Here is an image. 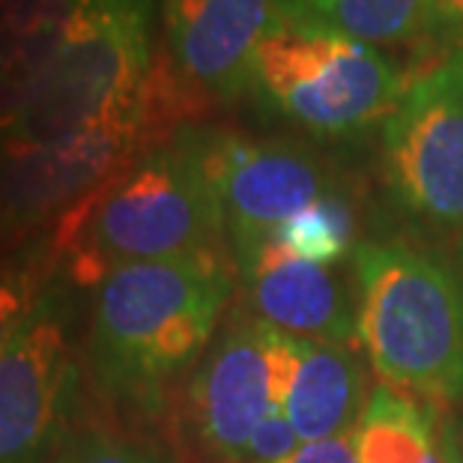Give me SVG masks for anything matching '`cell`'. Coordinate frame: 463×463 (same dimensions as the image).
Here are the masks:
<instances>
[{
    "mask_svg": "<svg viewBox=\"0 0 463 463\" xmlns=\"http://www.w3.org/2000/svg\"><path fill=\"white\" fill-rule=\"evenodd\" d=\"M356 341L383 386L463 407V233H392L350 254Z\"/></svg>",
    "mask_w": 463,
    "mask_h": 463,
    "instance_id": "6da1fadb",
    "label": "cell"
},
{
    "mask_svg": "<svg viewBox=\"0 0 463 463\" xmlns=\"http://www.w3.org/2000/svg\"><path fill=\"white\" fill-rule=\"evenodd\" d=\"M231 290L219 249L111 269L93 302L90 364L99 386L123 403L159 401L213 344Z\"/></svg>",
    "mask_w": 463,
    "mask_h": 463,
    "instance_id": "7a4b0ae2",
    "label": "cell"
},
{
    "mask_svg": "<svg viewBox=\"0 0 463 463\" xmlns=\"http://www.w3.org/2000/svg\"><path fill=\"white\" fill-rule=\"evenodd\" d=\"M153 0H78L69 33L0 129V153L153 114Z\"/></svg>",
    "mask_w": 463,
    "mask_h": 463,
    "instance_id": "3957f363",
    "label": "cell"
},
{
    "mask_svg": "<svg viewBox=\"0 0 463 463\" xmlns=\"http://www.w3.org/2000/svg\"><path fill=\"white\" fill-rule=\"evenodd\" d=\"M78 269L105 279L117 266L213 251L224 236L206 171L203 129L185 126L135 159L75 210Z\"/></svg>",
    "mask_w": 463,
    "mask_h": 463,
    "instance_id": "277c9868",
    "label": "cell"
},
{
    "mask_svg": "<svg viewBox=\"0 0 463 463\" xmlns=\"http://www.w3.org/2000/svg\"><path fill=\"white\" fill-rule=\"evenodd\" d=\"M407 81L377 45L279 13L254 54L249 93L311 137L344 141L389 120Z\"/></svg>",
    "mask_w": 463,
    "mask_h": 463,
    "instance_id": "5b68a950",
    "label": "cell"
},
{
    "mask_svg": "<svg viewBox=\"0 0 463 463\" xmlns=\"http://www.w3.org/2000/svg\"><path fill=\"white\" fill-rule=\"evenodd\" d=\"M389 201L428 233H463V48L407 84L380 132Z\"/></svg>",
    "mask_w": 463,
    "mask_h": 463,
    "instance_id": "8992f818",
    "label": "cell"
},
{
    "mask_svg": "<svg viewBox=\"0 0 463 463\" xmlns=\"http://www.w3.org/2000/svg\"><path fill=\"white\" fill-rule=\"evenodd\" d=\"M203 153L236 269L305 206L338 192L329 162L290 137L203 129Z\"/></svg>",
    "mask_w": 463,
    "mask_h": 463,
    "instance_id": "52a82bcc",
    "label": "cell"
},
{
    "mask_svg": "<svg viewBox=\"0 0 463 463\" xmlns=\"http://www.w3.org/2000/svg\"><path fill=\"white\" fill-rule=\"evenodd\" d=\"M290 335L258 317H236L194 368L189 410L215 458L242 463L260 421L281 407Z\"/></svg>",
    "mask_w": 463,
    "mask_h": 463,
    "instance_id": "ba28073f",
    "label": "cell"
},
{
    "mask_svg": "<svg viewBox=\"0 0 463 463\" xmlns=\"http://www.w3.org/2000/svg\"><path fill=\"white\" fill-rule=\"evenodd\" d=\"M72 386L61 299L43 293L0 356V463H39L63 428Z\"/></svg>",
    "mask_w": 463,
    "mask_h": 463,
    "instance_id": "9c48e42d",
    "label": "cell"
},
{
    "mask_svg": "<svg viewBox=\"0 0 463 463\" xmlns=\"http://www.w3.org/2000/svg\"><path fill=\"white\" fill-rule=\"evenodd\" d=\"M153 114L108 123L61 141L0 153V228H24L87 201L135 162Z\"/></svg>",
    "mask_w": 463,
    "mask_h": 463,
    "instance_id": "30bf717a",
    "label": "cell"
},
{
    "mask_svg": "<svg viewBox=\"0 0 463 463\" xmlns=\"http://www.w3.org/2000/svg\"><path fill=\"white\" fill-rule=\"evenodd\" d=\"M281 0H165L167 52L180 75L213 99L249 93V75Z\"/></svg>",
    "mask_w": 463,
    "mask_h": 463,
    "instance_id": "8fae6325",
    "label": "cell"
},
{
    "mask_svg": "<svg viewBox=\"0 0 463 463\" xmlns=\"http://www.w3.org/2000/svg\"><path fill=\"white\" fill-rule=\"evenodd\" d=\"M251 317L293 338L353 344L356 341V281L338 266L314 263L279 240L263 242L240 269Z\"/></svg>",
    "mask_w": 463,
    "mask_h": 463,
    "instance_id": "7c38bea8",
    "label": "cell"
},
{
    "mask_svg": "<svg viewBox=\"0 0 463 463\" xmlns=\"http://www.w3.org/2000/svg\"><path fill=\"white\" fill-rule=\"evenodd\" d=\"M368 377L353 344L290 335L281 410L302 442L350 437L368 407Z\"/></svg>",
    "mask_w": 463,
    "mask_h": 463,
    "instance_id": "4fadbf2b",
    "label": "cell"
},
{
    "mask_svg": "<svg viewBox=\"0 0 463 463\" xmlns=\"http://www.w3.org/2000/svg\"><path fill=\"white\" fill-rule=\"evenodd\" d=\"M78 0H0V129L69 33Z\"/></svg>",
    "mask_w": 463,
    "mask_h": 463,
    "instance_id": "5bb4252c",
    "label": "cell"
},
{
    "mask_svg": "<svg viewBox=\"0 0 463 463\" xmlns=\"http://www.w3.org/2000/svg\"><path fill=\"white\" fill-rule=\"evenodd\" d=\"M437 416L439 410L380 383L353 430L359 463H449Z\"/></svg>",
    "mask_w": 463,
    "mask_h": 463,
    "instance_id": "9a60e30c",
    "label": "cell"
},
{
    "mask_svg": "<svg viewBox=\"0 0 463 463\" xmlns=\"http://www.w3.org/2000/svg\"><path fill=\"white\" fill-rule=\"evenodd\" d=\"M281 9L371 45L421 36L425 24V0H281Z\"/></svg>",
    "mask_w": 463,
    "mask_h": 463,
    "instance_id": "2e32d148",
    "label": "cell"
},
{
    "mask_svg": "<svg viewBox=\"0 0 463 463\" xmlns=\"http://www.w3.org/2000/svg\"><path fill=\"white\" fill-rule=\"evenodd\" d=\"M275 240L314 263L338 266L356 249V213L350 198L341 189L323 194L288 224H281Z\"/></svg>",
    "mask_w": 463,
    "mask_h": 463,
    "instance_id": "e0dca14e",
    "label": "cell"
},
{
    "mask_svg": "<svg viewBox=\"0 0 463 463\" xmlns=\"http://www.w3.org/2000/svg\"><path fill=\"white\" fill-rule=\"evenodd\" d=\"M54 463H176V455L156 439L93 428L66 439Z\"/></svg>",
    "mask_w": 463,
    "mask_h": 463,
    "instance_id": "ac0fdd59",
    "label": "cell"
},
{
    "mask_svg": "<svg viewBox=\"0 0 463 463\" xmlns=\"http://www.w3.org/2000/svg\"><path fill=\"white\" fill-rule=\"evenodd\" d=\"M299 446H302L299 433L293 430L290 419L284 416V410L279 407L260 421L258 430H254L242 463H281L290 455H297Z\"/></svg>",
    "mask_w": 463,
    "mask_h": 463,
    "instance_id": "d6986e66",
    "label": "cell"
},
{
    "mask_svg": "<svg viewBox=\"0 0 463 463\" xmlns=\"http://www.w3.org/2000/svg\"><path fill=\"white\" fill-rule=\"evenodd\" d=\"M33 284L27 275H4L0 279V356L13 344L27 314L33 308Z\"/></svg>",
    "mask_w": 463,
    "mask_h": 463,
    "instance_id": "ffe728a7",
    "label": "cell"
},
{
    "mask_svg": "<svg viewBox=\"0 0 463 463\" xmlns=\"http://www.w3.org/2000/svg\"><path fill=\"white\" fill-rule=\"evenodd\" d=\"M421 36L446 52L463 48V0H425Z\"/></svg>",
    "mask_w": 463,
    "mask_h": 463,
    "instance_id": "44dd1931",
    "label": "cell"
},
{
    "mask_svg": "<svg viewBox=\"0 0 463 463\" xmlns=\"http://www.w3.org/2000/svg\"><path fill=\"white\" fill-rule=\"evenodd\" d=\"M281 463H359V458L350 433V437H338L326 442H302L297 455H290Z\"/></svg>",
    "mask_w": 463,
    "mask_h": 463,
    "instance_id": "7402d4cb",
    "label": "cell"
},
{
    "mask_svg": "<svg viewBox=\"0 0 463 463\" xmlns=\"http://www.w3.org/2000/svg\"><path fill=\"white\" fill-rule=\"evenodd\" d=\"M442 449H446L449 463H463V421L442 425Z\"/></svg>",
    "mask_w": 463,
    "mask_h": 463,
    "instance_id": "603a6c76",
    "label": "cell"
}]
</instances>
